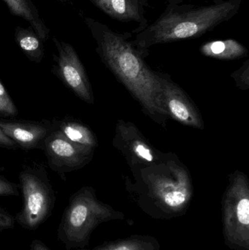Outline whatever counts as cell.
<instances>
[{"label": "cell", "mask_w": 249, "mask_h": 250, "mask_svg": "<svg viewBox=\"0 0 249 250\" xmlns=\"http://www.w3.org/2000/svg\"><path fill=\"white\" fill-rule=\"evenodd\" d=\"M12 13L23 18L30 23L41 41H46L49 30L39 19L36 7L31 0H4Z\"/></svg>", "instance_id": "16"}, {"label": "cell", "mask_w": 249, "mask_h": 250, "mask_svg": "<svg viewBox=\"0 0 249 250\" xmlns=\"http://www.w3.org/2000/svg\"><path fill=\"white\" fill-rule=\"evenodd\" d=\"M222 216L225 245L231 250H249V182L239 170L229 176Z\"/></svg>", "instance_id": "6"}, {"label": "cell", "mask_w": 249, "mask_h": 250, "mask_svg": "<svg viewBox=\"0 0 249 250\" xmlns=\"http://www.w3.org/2000/svg\"><path fill=\"white\" fill-rule=\"evenodd\" d=\"M124 219V213L99 201L92 187H83L69 199L57 229V239L67 250L86 248L99 225Z\"/></svg>", "instance_id": "4"}, {"label": "cell", "mask_w": 249, "mask_h": 250, "mask_svg": "<svg viewBox=\"0 0 249 250\" xmlns=\"http://www.w3.org/2000/svg\"><path fill=\"white\" fill-rule=\"evenodd\" d=\"M101 11L114 20L120 22L134 21L138 26L132 33L137 34L149 25L146 9L149 7V0H90Z\"/></svg>", "instance_id": "12"}, {"label": "cell", "mask_w": 249, "mask_h": 250, "mask_svg": "<svg viewBox=\"0 0 249 250\" xmlns=\"http://www.w3.org/2000/svg\"><path fill=\"white\" fill-rule=\"evenodd\" d=\"M0 128L18 146L25 151L42 148L44 140L54 128V120L5 121L0 120Z\"/></svg>", "instance_id": "11"}, {"label": "cell", "mask_w": 249, "mask_h": 250, "mask_svg": "<svg viewBox=\"0 0 249 250\" xmlns=\"http://www.w3.org/2000/svg\"><path fill=\"white\" fill-rule=\"evenodd\" d=\"M165 158L156 164L132 168L134 183L127 189L143 212L155 220H172L187 213L194 189L189 170L178 160Z\"/></svg>", "instance_id": "2"}, {"label": "cell", "mask_w": 249, "mask_h": 250, "mask_svg": "<svg viewBox=\"0 0 249 250\" xmlns=\"http://www.w3.org/2000/svg\"><path fill=\"white\" fill-rule=\"evenodd\" d=\"M0 147L7 148V149H16L19 148L17 144L6 135L1 130V128H0Z\"/></svg>", "instance_id": "22"}, {"label": "cell", "mask_w": 249, "mask_h": 250, "mask_svg": "<svg viewBox=\"0 0 249 250\" xmlns=\"http://www.w3.org/2000/svg\"><path fill=\"white\" fill-rule=\"evenodd\" d=\"M237 86L242 90L249 88V60H247L241 68L231 74Z\"/></svg>", "instance_id": "19"}, {"label": "cell", "mask_w": 249, "mask_h": 250, "mask_svg": "<svg viewBox=\"0 0 249 250\" xmlns=\"http://www.w3.org/2000/svg\"><path fill=\"white\" fill-rule=\"evenodd\" d=\"M22 192L21 209L14 217L22 229L36 230L49 219L56 204V194L43 166L23 167L19 176Z\"/></svg>", "instance_id": "5"}, {"label": "cell", "mask_w": 249, "mask_h": 250, "mask_svg": "<svg viewBox=\"0 0 249 250\" xmlns=\"http://www.w3.org/2000/svg\"><path fill=\"white\" fill-rule=\"evenodd\" d=\"M16 41L26 57L34 62L40 63L44 56V48L38 35L26 29L18 28Z\"/></svg>", "instance_id": "17"}, {"label": "cell", "mask_w": 249, "mask_h": 250, "mask_svg": "<svg viewBox=\"0 0 249 250\" xmlns=\"http://www.w3.org/2000/svg\"><path fill=\"white\" fill-rule=\"evenodd\" d=\"M29 250H51L42 241L39 239H34L30 245Z\"/></svg>", "instance_id": "23"}, {"label": "cell", "mask_w": 249, "mask_h": 250, "mask_svg": "<svg viewBox=\"0 0 249 250\" xmlns=\"http://www.w3.org/2000/svg\"><path fill=\"white\" fill-rule=\"evenodd\" d=\"M200 51L205 57L221 60H234L248 55V50L235 39L209 41L201 45Z\"/></svg>", "instance_id": "14"}, {"label": "cell", "mask_w": 249, "mask_h": 250, "mask_svg": "<svg viewBox=\"0 0 249 250\" xmlns=\"http://www.w3.org/2000/svg\"><path fill=\"white\" fill-rule=\"evenodd\" d=\"M161 245L154 236L149 235H131L124 239L106 241L92 249L76 250H160Z\"/></svg>", "instance_id": "15"}, {"label": "cell", "mask_w": 249, "mask_h": 250, "mask_svg": "<svg viewBox=\"0 0 249 250\" xmlns=\"http://www.w3.org/2000/svg\"><path fill=\"white\" fill-rule=\"evenodd\" d=\"M41 149L45 153L50 168L64 181L69 173L89 164L95 150L69 141L55 126L44 140Z\"/></svg>", "instance_id": "7"}, {"label": "cell", "mask_w": 249, "mask_h": 250, "mask_svg": "<svg viewBox=\"0 0 249 250\" xmlns=\"http://www.w3.org/2000/svg\"><path fill=\"white\" fill-rule=\"evenodd\" d=\"M85 21L96 41V51L102 62L140 104L144 114L155 123L166 126L168 117L161 103L157 73L145 62L147 55L130 41L133 33H119L90 18Z\"/></svg>", "instance_id": "1"}, {"label": "cell", "mask_w": 249, "mask_h": 250, "mask_svg": "<svg viewBox=\"0 0 249 250\" xmlns=\"http://www.w3.org/2000/svg\"><path fill=\"white\" fill-rule=\"evenodd\" d=\"M54 123L56 129L69 141L95 149L98 146L97 138L87 125L67 117Z\"/></svg>", "instance_id": "13"}, {"label": "cell", "mask_w": 249, "mask_h": 250, "mask_svg": "<svg viewBox=\"0 0 249 250\" xmlns=\"http://www.w3.org/2000/svg\"><path fill=\"white\" fill-rule=\"evenodd\" d=\"M58 51L53 73L77 98L88 104L95 101L93 91L84 67L73 46L54 38Z\"/></svg>", "instance_id": "9"}, {"label": "cell", "mask_w": 249, "mask_h": 250, "mask_svg": "<svg viewBox=\"0 0 249 250\" xmlns=\"http://www.w3.org/2000/svg\"><path fill=\"white\" fill-rule=\"evenodd\" d=\"M114 146L132 168L156 164L166 155L152 146L135 125L123 120H118L115 126Z\"/></svg>", "instance_id": "8"}, {"label": "cell", "mask_w": 249, "mask_h": 250, "mask_svg": "<svg viewBox=\"0 0 249 250\" xmlns=\"http://www.w3.org/2000/svg\"><path fill=\"white\" fill-rule=\"evenodd\" d=\"M19 114V110L15 105L4 85L0 82V117H15Z\"/></svg>", "instance_id": "18"}, {"label": "cell", "mask_w": 249, "mask_h": 250, "mask_svg": "<svg viewBox=\"0 0 249 250\" xmlns=\"http://www.w3.org/2000/svg\"><path fill=\"white\" fill-rule=\"evenodd\" d=\"M157 73L161 85V103L168 117L181 124L204 129L201 114L189 95L165 73Z\"/></svg>", "instance_id": "10"}, {"label": "cell", "mask_w": 249, "mask_h": 250, "mask_svg": "<svg viewBox=\"0 0 249 250\" xmlns=\"http://www.w3.org/2000/svg\"><path fill=\"white\" fill-rule=\"evenodd\" d=\"M19 185L0 176V196H19Z\"/></svg>", "instance_id": "20"}, {"label": "cell", "mask_w": 249, "mask_h": 250, "mask_svg": "<svg viewBox=\"0 0 249 250\" xmlns=\"http://www.w3.org/2000/svg\"><path fill=\"white\" fill-rule=\"evenodd\" d=\"M184 1L168 0L159 18L136 34L132 41L135 48L148 56L153 45L203 36L236 16L244 0H213L205 6Z\"/></svg>", "instance_id": "3"}, {"label": "cell", "mask_w": 249, "mask_h": 250, "mask_svg": "<svg viewBox=\"0 0 249 250\" xmlns=\"http://www.w3.org/2000/svg\"><path fill=\"white\" fill-rule=\"evenodd\" d=\"M15 225L14 217L0 207V233L14 229Z\"/></svg>", "instance_id": "21"}]
</instances>
